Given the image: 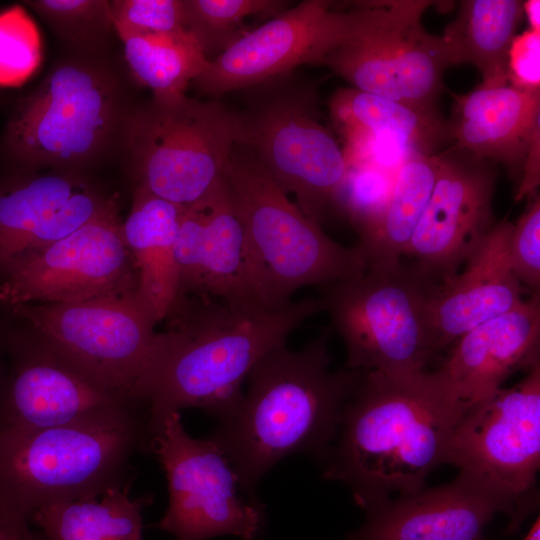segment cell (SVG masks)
Segmentation results:
<instances>
[{"label":"cell","instance_id":"277c9868","mask_svg":"<svg viewBox=\"0 0 540 540\" xmlns=\"http://www.w3.org/2000/svg\"><path fill=\"white\" fill-rule=\"evenodd\" d=\"M147 423V409L132 406L61 426L0 429V508L30 522L44 506L132 484Z\"/></svg>","mask_w":540,"mask_h":540},{"label":"cell","instance_id":"52a82bcc","mask_svg":"<svg viewBox=\"0 0 540 540\" xmlns=\"http://www.w3.org/2000/svg\"><path fill=\"white\" fill-rule=\"evenodd\" d=\"M435 285L401 259L321 287L323 311L347 350L345 367L388 374L425 370L436 356L428 314Z\"/></svg>","mask_w":540,"mask_h":540},{"label":"cell","instance_id":"d590c367","mask_svg":"<svg viewBox=\"0 0 540 540\" xmlns=\"http://www.w3.org/2000/svg\"><path fill=\"white\" fill-rule=\"evenodd\" d=\"M25 518L0 508V540H44Z\"/></svg>","mask_w":540,"mask_h":540},{"label":"cell","instance_id":"4fadbf2b","mask_svg":"<svg viewBox=\"0 0 540 540\" xmlns=\"http://www.w3.org/2000/svg\"><path fill=\"white\" fill-rule=\"evenodd\" d=\"M360 15L348 4L304 0L248 30L193 81L198 91L218 97L293 72L303 64L321 65L348 37Z\"/></svg>","mask_w":540,"mask_h":540},{"label":"cell","instance_id":"f1b7e54d","mask_svg":"<svg viewBox=\"0 0 540 540\" xmlns=\"http://www.w3.org/2000/svg\"><path fill=\"white\" fill-rule=\"evenodd\" d=\"M118 36L134 78L151 89L155 98L185 94L187 86L208 62L196 39L187 31Z\"/></svg>","mask_w":540,"mask_h":540},{"label":"cell","instance_id":"1f68e13d","mask_svg":"<svg viewBox=\"0 0 540 540\" xmlns=\"http://www.w3.org/2000/svg\"><path fill=\"white\" fill-rule=\"evenodd\" d=\"M28 4L62 36L76 43L97 41L113 28L110 1L37 0Z\"/></svg>","mask_w":540,"mask_h":540},{"label":"cell","instance_id":"9c48e42d","mask_svg":"<svg viewBox=\"0 0 540 540\" xmlns=\"http://www.w3.org/2000/svg\"><path fill=\"white\" fill-rule=\"evenodd\" d=\"M126 142L137 186L188 207L222 177L235 145L232 112L215 99L153 97L128 117Z\"/></svg>","mask_w":540,"mask_h":540},{"label":"cell","instance_id":"d6a6232c","mask_svg":"<svg viewBox=\"0 0 540 540\" xmlns=\"http://www.w3.org/2000/svg\"><path fill=\"white\" fill-rule=\"evenodd\" d=\"M110 7L118 35L186 31L184 0H119Z\"/></svg>","mask_w":540,"mask_h":540},{"label":"cell","instance_id":"6da1fadb","mask_svg":"<svg viewBox=\"0 0 540 540\" xmlns=\"http://www.w3.org/2000/svg\"><path fill=\"white\" fill-rule=\"evenodd\" d=\"M461 416L437 370L363 372L322 459L324 477L345 484L365 511L417 492L444 464Z\"/></svg>","mask_w":540,"mask_h":540},{"label":"cell","instance_id":"f546056e","mask_svg":"<svg viewBox=\"0 0 540 540\" xmlns=\"http://www.w3.org/2000/svg\"><path fill=\"white\" fill-rule=\"evenodd\" d=\"M288 7L289 2L282 0H184L185 30L209 60L247 32L243 25L246 18L271 19Z\"/></svg>","mask_w":540,"mask_h":540},{"label":"cell","instance_id":"f35d334b","mask_svg":"<svg viewBox=\"0 0 540 540\" xmlns=\"http://www.w3.org/2000/svg\"><path fill=\"white\" fill-rule=\"evenodd\" d=\"M0 398H1V394H0Z\"/></svg>","mask_w":540,"mask_h":540},{"label":"cell","instance_id":"836d02e7","mask_svg":"<svg viewBox=\"0 0 540 540\" xmlns=\"http://www.w3.org/2000/svg\"><path fill=\"white\" fill-rule=\"evenodd\" d=\"M511 269L530 295L540 294V197L537 193L513 223L509 243Z\"/></svg>","mask_w":540,"mask_h":540},{"label":"cell","instance_id":"484cf974","mask_svg":"<svg viewBox=\"0 0 540 540\" xmlns=\"http://www.w3.org/2000/svg\"><path fill=\"white\" fill-rule=\"evenodd\" d=\"M524 18L523 1L464 0L441 35L450 66L470 64L482 87L508 84V55Z\"/></svg>","mask_w":540,"mask_h":540},{"label":"cell","instance_id":"2e32d148","mask_svg":"<svg viewBox=\"0 0 540 540\" xmlns=\"http://www.w3.org/2000/svg\"><path fill=\"white\" fill-rule=\"evenodd\" d=\"M427 206L403 256L441 284L452 278L495 224L496 163L454 146L437 154Z\"/></svg>","mask_w":540,"mask_h":540},{"label":"cell","instance_id":"4316f807","mask_svg":"<svg viewBox=\"0 0 540 540\" xmlns=\"http://www.w3.org/2000/svg\"><path fill=\"white\" fill-rule=\"evenodd\" d=\"M437 165V154L420 153L400 163L381 211L358 230L368 266L402 259L432 193Z\"/></svg>","mask_w":540,"mask_h":540},{"label":"cell","instance_id":"5b68a950","mask_svg":"<svg viewBox=\"0 0 540 540\" xmlns=\"http://www.w3.org/2000/svg\"><path fill=\"white\" fill-rule=\"evenodd\" d=\"M222 178L243 227L257 293L266 307H285L300 288L324 287L367 269L359 245L347 247L326 235L247 147L235 143Z\"/></svg>","mask_w":540,"mask_h":540},{"label":"cell","instance_id":"74e56055","mask_svg":"<svg viewBox=\"0 0 540 540\" xmlns=\"http://www.w3.org/2000/svg\"><path fill=\"white\" fill-rule=\"evenodd\" d=\"M523 540H540V519H537L532 524L529 532L526 534Z\"/></svg>","mask_w":540,"mask_h":540},{"label":"cell","instance_id":"603a6c76","mask_svg":"<svg viewBox=\"0 0 540 540\" xmlns=\"http://www.w3.org/2000/svg\"><path fill=\"white\" fill-rule=\"evenodd\" d=\"M334 127L345 141L348 166L370 165L389 170L410 153L435 155L450 140L447 122L440 115L354 87L339 88L329 102ZM388 170V171H389Z\"/></svg>","mask_w":540,"mask_h":540},{"label":"cell","instance_id":"3957f363","mask_svg":"<svg viewBox=\"0 0 540 540\" xmlns=\"http://www.w3.org/2000/svg\"><path fill=\"white\" fill-rule=\"evenodd\" d=\"M329 332L298 350L285 344L251 369L247 390L209 437L251 495L262 477L292 454L323 459L342 409L363 372L330 369Z\"/></svg>","mask_w":540,"mask_h":540},{"label":"cell","instance_id":"d4e9b609","mask_svg":"<svg viewBox=\"0 0 540 540\" xmlns=\"http://www.w3.org/2000/svg\"><path fill=\"white\" fill-rule=\"evenodd\" d=\"M184 209L137 186L122 223L137 270V296L155 323L166 319L179 299L175 241Z\"/></svg>","mask_w":540,"mask_h":540},{"label":"cell","instance_id":"9a60e30c","mask_svg":"<svg viewBox=\"0 0 540 540\" xmlns=\"http://www.w3.org/2000/svg\"><path fill=\"white\" fill-rule=\"evenodd\" d=\"M540 462V361L510 388L466 412L448 441L444 464L477 475L534 507Z\"/></svg>","mask_w":540,"mask_h":540},{"label":"cell","instance_id":"d6986e66","mask_svg":"<svg viewBox=\"0 0 540 540\" xmlns=\"http://www.w3.org/2000/svg\"><path fill=\"white\" fill-rule=\"evenodd\" d=\"M132 403L107 390L62 355L36 340L0 398V429L32 430L72 424ZM145 407V406H144Z\"/></svg>","mask_w":540,"mask_h":540},{"label":"cell","instance_id":"44dd1931","mask_svg":"<svg viewBox=\"0 0 540 540\" xmlns=\"http://www.w3.org/2000/svg\"><path fill=\"white\" fill-rule=\"evenodd\" d=\"M117 206L75 175L50 173L0 194V267L47 248Z\"/></svg>","mask_w":540,"mask_h":540},{"label":"cell","instance_id":"8992f818","mask_svg":"<svg viewBox=\"0 0 540 540\" xmlns=\"http://www.w3.org/2000/svg\"><path fill=\"white\" fill-rule=\"evenodd\" d=\"M239 92V108L231 109L235 143L251 150L319 225L342 210L349 167L343 149L318 121L316 85L290 72Z\"/></svg>","mask_w":540,"mask_h":540},{"label":"cell","instance_id":"ba28073f","mask_svg":"<svg viewBox=\"0 0 540 540\" xmlns=\"http://www.w3.org/2000/svg\"><path fill=\"white\" fill-rule=\"evenodd\" d=\"M37 340L126 401L144 404L160 346L155 321L137 292L73 303L12 306Z\"/></svg>","mask_w":540,"mask_h":540},{"label":"cell","instance_id":"cb8c5ba5","mask_svg":"<svg viewBox=\"0 0 540 540\" xmlns=\"http://www.w3.org/2000/svg\"><path fill=\"white\" fill-rule=\"evenodd\" d=\"M453 98L450 140L475 156L502 163L513 175L521 174L529 148L540 136V91L510 84L477 86Z\"/></svg>","mask_w":540,"mask_h":540},{"label":"cell","instance_id":"7a4b0ae2","mask_svg":"<svg viewBox=\"0 0 540 540\" xmlns=\"http://www.w3.org/2000/svg\"><path fill=\"white\" fill-rule=\"evenodd\" d=\"M322 311L319 298L269 309L202 295L179 297L160 333L144 395L149 438L175 411L197 408L219 419L228 414L254 365Z\"/></svg>","mask_w":540,"mask_h":540},{"label":"cell","instance_id":"30bf717a","mask_svg":"<svg viewBox=\"0 0 540 540\" xmlns=\"http://www.w3.org/2000/svg\"><path fill=\"white\" fill-rule=\"evenodd\" d=\"M433 3L359 1L355 27L321 65L351 87L439 115L443 75L450 65L441 36L422 25V16Z\"/></svg>","mask_w":540,"mask_h":540},{"label":"cell","instance_id":"ac0fdd59","mask_svg":"<svg viewBox=\"0 0 540 540\" xmlns=\"http://www.w3.org/2000/svg\"><path fill=\"white\" fill-rule=\"evenodd\" d=\"M175 257L179 297L202 295L268 308L257 293L243 227L222 177L203 198L185 207Z\"/></svg>","mask_w":540,"mask_h":540},{"label":"cell","instance_id":"ffe728a7","mask_svg":"<svg viewBox=\"0 0 540 540\" xmlns=\"http://www.w3.org/2000/svg\"><path fill=\"white\" fill-rule=\"evenodd\" d=\"M539 346L540 294L464 334L437 371L463 416L513 373L539 362Z\"/></svg>","mask_w":540,"mask_h":540},{"label":"cell","instance_id":"e575fe53","mask_svg":"<svg viewBox=\"0 0 540 540\" xmlns=\"http://www.w3.org/2000/svg\"><path fill=\"white\" fill-rule=\"evenodd\" d=\"M508 84L540 91V33L527 29L514 37L508 55Z\"/></svg>","mask_w":540,"mask_h":540},{"label":"cell","instance_id":"e0dca14e","mask_svg":"<svg viewBox=\"0 0 540 540\" xmlns=\"http://www.w3.org/2000/svg\"><path fill=\"white\" fill-rule=\"evenodd\" d=\"M532 506L483 478L460 471L450 483L392 498L368 511L345 540H484L497 513L518 528Z\"/></svg>","mask_w":540,"mask_h":540},{"label":"cell","instance_id":"83f0119b","mask_svg":"<svg viewBox=\"0 0 540 540\" xmlns=\"http://www.w3.org/2000/svg\"><path fill=\"white\" fill-rule=\"evenodd\" d=\"M130 488L127 484L98 497L44 506L30 523L44 540H143V510L152 496L132 498Z\"/></svg>","mask_w":540,"mask_h":540},{"label":"cell","instance_id":"7402d4cb","mask_svg":"<svg viewBox=\"0 0 540 540\" xmlns=\"http://www.w3.org/2000/svg\"><path fill=\"white\" fill-rule=\"evenodd\" d=\"M513 223L495 222L469 256L463 269L435 285L428 314L436 355L480 324L502 315L524 299L527 291L509 262Z\"/></svg>","mask_w":540,"mask_h":540},{"label":"cell","instance_id":"8fae6325","mask_svg":"<svg viewBox=\"0 0 540 540\" xmlns=\"http://www.w3.org/2000/svg\"><path fill=\"white\" fill-rule=\"evenodd\" d=\"M120 120V94L111 74L86 60H66L21 102L7 141L25 162L78 165L108 147Z\"/></svg>","mask_w":540,"mask_h":540},{"label":"cell","instance_id":"8d00e7d4","mask_svg":"<svg viewBox=\"0 0 540 540\" xmlns=\"http://www.w3.org/2000/svg\"><path fill=\"white\" fill-rule=\"evenodd\" d=\"M523 12L528 20L529 29L540 33V1H523Z\"/></svg>","mask_w":540,"mask_h":540},{"label":"cell","instance_id":"5bb4252c","mask_svg":"<svg viewBox=\"0 0 540 540\" xmlns=\"http://www.w3.org/2000/svg\"><path fill=\"white\" fill-rule=\"evenodd\" d=\"M0 301L73 303L137 292L138 276L117 206L6 269Z\"/></svg>","mask_w":540,"mask_h":540},{"label":"cell","instance_id":"4dcf8cb0","mask_svg":"<svg viewBox=\"0 0 540 540\" xmlns=\"http://www.w3.org/2000/svg\"><path fill=\"white\" fill-rule=\"evenodd\" d=\"M42 58L38 29L20 6L0 13V86H18L38 68Z\"/></svg>","mask_w":540,"mask_h":540},{"label":"cell","instance_id":"7c38bea8","mask_svg":"<svg viewBox=\"0 0 540 540\" xmlns=\"http://www.w3.org/2000/svg\"><path fill=\"white\" fill-rule=\"evenodd\" d=\"M147 452L165 472L169 504L156 528L175 540L235 536L256 540L266 523L265 506L242 487L221 448L190 436L178 411L151 434Z\"/></svg>","mask_w":540,"mask_h":540}]
</instances>
